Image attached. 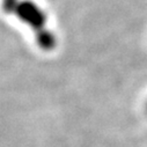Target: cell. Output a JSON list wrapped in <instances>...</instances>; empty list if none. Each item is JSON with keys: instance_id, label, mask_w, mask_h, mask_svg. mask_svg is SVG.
<instances>
[{"instance_id": "cell-3", "label": "cell", "mask_w": 147, "mask_h": 147, "mask_svg": "<svg viewBox=\"0 0 147 147\" xmlns=\"http://www.w3.org/2000/svg\"><path fill=\"white\" fill-rule=\"evenodd\" d=\"M20 0H1V8L7 14H14Z\"/></svg>"}, {"instance_id": "cell-1", "label": "cell", "mask_w": 147, "mask_h": 147, "mask_svg": "<svg viewBox=\"0 0 147 147\" xmlns=\"http://www.w3.org/2000/svg\"><path fill=\"white\" fill-rule=\"evenodd\" d=\"M13 15H15L22 23L32 28L35 31L45 28V11L32 0H20Z\"/></svg>"}, {"instance_id": "cell-2", "label": "cell", "mask_w": 147, "mask_h": 147, "mask_svg": "<svg viewBox=\"0 0 147 147\" xmlns=\"http://www.w3.org/2000/svg\"><path fill=\"white\" fill-rule=\"evenodd\" d=\"M36 42L43 50H51L56 44L55 35L45 28L36 31Z\"/></svg>"}]
</instances>
